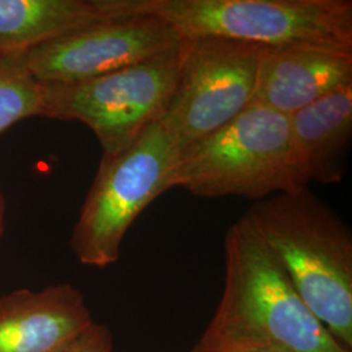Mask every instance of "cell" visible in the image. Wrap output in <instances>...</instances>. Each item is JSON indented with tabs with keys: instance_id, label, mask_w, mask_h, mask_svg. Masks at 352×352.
<instances>
[{
	"instance_id": "cell-1",
	"label": "cell",
	"mask_w": 352,
	"mask_h": 352,
	"mask_svg": "<svg viewBox=\"0 0 352 352\" xmlns=\"http://www.w3.org/2000/svg\"><path fill=\"white\" fill-rule=\"evenodd\" d=\"M223 248V294L195 346L210 352H352L302 302L243 218L228 227Z\"/></svg>"
},
{
	"instance_id": "cell-2",
	"label": "cell",
	"mask_w": 352,
	"mask_h": 352,
	"mask_svg": "<svg viewBox=\"0 0 352 352\" xmlns=\"http://www.w3.org/2000/svg\"><path fill=\"white\" fill-rule=\"evenodd\" d=\"M241 218L312 314L352 351V235L340 215L302 187L254 202Z\"/></svg>"
},
{
	"instance_id": "cell-3",
	"label": "cell",
	"mask_w": 352,
	"mask_h": 352,
	"mask_svg": "<svg viewBox=\"0 0 352 352\" xmlns=\"http://www.w3.org/2000/svg\"><path fill=\"white\" fill-rule=\"evenodd\" d=\"M123 8L164 19L182 38L352 52L351 0H123Z\"/></svg>"
},
{
	"instance_id": "cell-4",
	"label": "cell",
	"mask_w": 352,
	"mask_h": 352,
	"mask_svg": "<svg viewBox=\"0 0 352 352\" xmlns=\"http://www.w3.org/2000/svg\"><path fill=\"white\" fill-rule=\"evenodd\" d=\"M168 184L202 199L263 200L308 187L296 173L289 115L248 106L232 122L182 151Z\"/></svg>"
},
{
	"instance_id": "cell-5",
	"label": "cell",
	"mask_w": 352,
	"mask_h": 352,
	"mask_svg": "<svg viewBox=\"0 0 352 352\" xmlns=\"http://www.w3.org/2000/svg\"><path fill=\"white\" fill-rule=\"evenodd\" d=\"M177 157L160 122L145 128L126 151L103 154L69 241L81 264L104 269L119 260L129 227L170 189Z\"/></svg>"
},
{
	"instance_id": "cell-6",
	"label": "cell",
	"mask_w": 352,
	"mask_h": 352,
	"mask_svg": "<svg viewBox=\"0 0 352 352\" xmlns=\"http://www.w3.org/2000/svg\"><path fill=\"white\" fill-rule=\"evenodd\" d=\"M179 50L180 45L144 63L84 81L42 84V116L84 123L104 155L126 151L145 128L161 120L175 89Z\"/></svg>"
},
{
	"instance_id": "cell-7",
	"label": "cell",
	"mask_w": 352,
	"mask_h": 352,
	"mask_svg": "<svg viewBox=\"0 0 352 352\" xmlns=\"http://www.w3.org/2000/svg\"><path fill=\"white\" fill-rule=\"evenodd\" d=\"M261 49L226 38L182 39L175 89L160 120L177 155L251 104Z\"/></svg>"
},
{
	"instance_id": "cell-8",
	"label": "cell",
	"mask_w": 352,
	"mask_h": 352,
	"mask_svg": "<svg viewBox=\"0 0 352 352\" xmlns=\"http://www.w3.org/2000/svg\"><path fill=\"white\" fill-rule=\"evenodd\" d=\"M183 38L164 19L131 13L85 26L23 54L43 85L107 75L175 50Z\"/></svg>"
},
{
	"instance_id": "cell-9",
	"label": "cell",
	"mask_w": 352,
	"mask_h": 352,
	"mask_svg": "<svg viewBox=\"0 0 352 352\" xmlns=\"http://www.w3.org/2000/svg\"><path fill=\"white\" fill-rule=\"evenodd\" d=\"M93 321L69 283L16 289L0 296V352H63Z\"/></svg>"
},
{
	"instance_id": "cell-10",
	"label": "cell",
	"mask_w": 352,
	"mask_h": 352,
	"mask_svg": "<svg viewBox=\"0 0 352 352\" xmlns=\"http://www.w3.org/2000/svg\"><path fill=\"white\" fill-rule=\"evenodd\" d=\"M351 84V51L263 47L250 106L289 116Z\"/></svg>"
},
{
	"instance_id": "cell-11",
	"label": "cell",
	"mask_w": 352,
	"mask_h": 352,
	"mask_svg": "<svg viewBox=\"0 0 352 352\" xmlns=\"http://www.w3.org/2000/svg\"><path fill=\"white\" fill-rule=\"evenodd\" d=\"M289 142L302 183L337 184L347 173L352 144V84L291 113Z\"/></svg>"
},
{
	"instance_id": "cell-12",
	"label": "cell",
	"mask_w": 352,
	"mask_h": 352,
	"mask_svg": "<svg viewBox=\"0 0 352 352\" xmlns=\"http://www.w3.org/2000/svg\"><path fill=\"white\" fill-rule=\"evenodd\" d=\"M113 17L111 0H0V55H23Z\"/></svg>"
},
{
	"instance_id": "cell-13",
	"label": "cell",
	"mask_w": 352,
	"mask_h": 352,
	"mask_svg": "<svg viewBox=\"0 0 352 352\" xmlns=\"http://www.w3.org/2000/svg\"><path fill=\"white\" fill-rule=\"evenodd\" d=\"M42 109L43 85L23 55H0V133L25 118L42 116Z\"/></svg>"
},
{
	"instance_id": "cell-14",
	"label": "cell",
	"mask_w": 352,
	"mask_h": 352,
	"mask_svg": "<svg viewBox=\"0 0 352 352\" xmlns=\"http://www.w3.org/2000/svg\"><path fill=\"white\" fill-rule=\"evenodd\" d=\"M110 329L93 321L63 352H113Z\"/></svg>"
},
{
	"instance_id": "cell-15",
	"label": "cell",
	"mask_w": 352,
	"mask_h": 352,
	"mask_svg": "<svg viewBox=\"0 0 352 352\" xmlns=\"http://www.w3.org/2000/svg\"><path fill=\"white\" fill-rule=\"evenodd\" d=\"M4 221H6V200L0 190V240L4 234Z\"/></svg>"
},
{
	"instance_id": "cell-16",
	"label": "cell",
	"mask_w": 352,
	"mask_h": 352,
	"mask_svg": "<svg viewBox=\"0 0 352 352\" xmlns=\"http://www.w3.org/2000/svg\"><path fill=\"white\" fill-rule=\"evenodd\" d=\"M190 352H210V351H205V350H202L200 347H197V346H193L192 347V350ZM256 352H273V351H256Z\"/></svg>"
}]
</instances>
